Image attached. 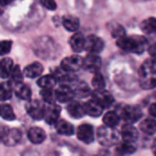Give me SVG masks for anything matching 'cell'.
<instances>
[{"mask_svg": "<svg viewBox=\"0 0 156 156\" xmlns=\"http://www.w3.org/2000/svg\"><path fill=\"white\" fill-rule=\"evenodd\" d=\"M140 86L144 90H152L156 85V67L154 58L146 59L139 69Z\"/></svg>", "mask_w": 156, "mask_h": 156, "instance_id": "6da1fadb", "label": "cell"}, {"mask_svg": "<svg viewBox=\"0 0 156 156\" xmlns=\"http://www.w3.org/2000/svg\"><path fill=\"white\" fill-rule=\"evenodd\" d=\"M148 41L147 39L143 36H123L117 39V46L127 52L136 53V54H142L144 52L146 47H147Z\"/></svg>", "mask_w": 156, "mask_h": 156, "instance_id": "7a4b0ae2", "label": "cell"}, {"mask_svg": "<svg viewBox=\"0 0 156 156\" xmlns=\"http://www.w3.org/2000/svg\"><path fill=\"white\" fill-rule=\"evenodd\" d=\"M120 132L113 127L101 126L97 131V139L100 144L105 147H110L117 144L120 141Z\"/></svg>", "mask_w": 156, "mask_h": 156, "instance_id": "3957f363", "label": "cell"}, {"mask_svg": "<svg viewBox=\"0 0 156 156\" xmlns=\"http://www.w3.org/2000/svg\"><path fill=\"white\" fill-rule=\"evenodd\" d=\"M116 113L119 115L120 119L130 124L137 122L143 117L142 110L138 106L132 105H122L118 107Z\"/></svg>", "mask_w": 156, "mask_h": 156, "instance_id": "277c9868", "label": "cell"}, {"mask_svg": "<svg viewBox=\"0 0 156 156\" xmlns=\"http://www.w3.org/2000/svg\"><path fill=\"white\" fill-rule=\"evenodd\" d=\"M54 48V42L48 37H39L34 45V50L37 55L42 57L43 58H47L53 51Z\"/></svg>", "mask_w": 156, "mask_h": 156, "instance_id": "5b68a950", "label": "cell"}, {"mask_svg": "<svg viewBox=\"0 0 156 156\" xmlns=\"http://www.w3.org/2000/svg\"><path fill=\"white\" fill-rule=\"evenodd\" d=\"M83 58L79 55H72L62 59L60 63V69L63 71L74 73L82 68Z\"/></svg>", "mask_w": 156, "mask_h": 156, "instance_id": "8992f818", "label": "cell"}, {"mask_svg": "<svg viewBox=\"0 0 156 156\" xmlns=\"http://www.w3.org/2000/svg\"><path fill=\"white\" fill-rule=\"evenodd\" d=\"M22 138V133L18 129H6L0 134L1 143L8 147L16 145Z\"/></svg>", "mask_w": 156, "mask_h": 156, "instance_id": "52a82bcc", "label": "cell"}, {"mask_svg": "<svg viewBox=\"0 0 156 156\" xmlns=\"http://www.w3.org/2000/svg\"><path fill=\"white\" fill-rule=\"evenodd\" d=\"M45 108L46 106H44L37 100H30L26 105V111L27 114L35 121H39L44 118Z\"/></svg>", "mask_w": 156, "mask_h": 156, "instance_id": "ba28073f", "label": "cell"}, {"mask_svg": "<svg viewBox=\"0 0 156 156\" xmlns=\"http://www.w3.org/2000/svg\"><path fill=\"white\" fill-rule=\"evenodd\" d=\"M92 100L100 104L103 109L110 108L114 103L113 96L105 90H95L91 92Z\"/></svg>", "mask_w": 156, "mask_h": 156, "instance_id": "9c48e42d", "label": "cell"}, {"mask_svg": "<svg viewBox=\"0 0 156 156\" xmlns=\"http://www.w3.org/2000/svg\"><path fill=\"white\" fill-rule=\"evenodd\" d=\"M50 156H87L83 152L70 144H59L53 148Z\"/></svg>", "mask_w": 156, "mask_h": 156, "instance_id": "30bf717a", "label": "cell"}, {"mask_svg": "<svg viewBox=\"0 0 156 156\" xmlns=\"http://www.w3.org/2000/svg\"><path fill=\"white\" fill-rule=\"evenodd\" d=\"M104 48V42L101 37L97 36L90 35L86 37L85 49L86 51L90 52V54H98L101 52Z\"/></svg>", "mask_w": 156, "mask_h": 156, "instance_id": "8fae6325", "label": "cell"}, {"mask_svg": "<svg viewBox=\"0 0 156 156\" xmlns=\"http://www.w3.org/2000/svg\"><path fill=\"white\" fill-rule=\"evenodd\" d=\"M56 101H58L61 103L69 102L75 97V93L73 89L69 85H60L55 91Z\"/></svg>", "mask_w": 156, "mask_h": 156, "instance_id": "7c38bea8", "label": "cell"}, {"mask_svg": "<svg viewBox=\"0 0 156 156\" xmlns=\"http://www.w3.org/2000/svg\"><path fill=\"white\" fill-rule=\"evenodd\" d=\"M77 137L84 144H91L94 141V130L90 124H81L78 127L76 132Z\"/></svg>", "mask_w": 156, "mask_h": 156, "instance_id": "4fadbf2b", "label": "cell"}, {"mask_svg": "<svg viewBox=\"0 0 156 156\" xmlns=\"http://www.w3.org/2000/svg\"><path fill=\"white\" fill-rule=\"evenodd\" d=\"M82 68L89 72H98L101 68V58L97 54H89L83 59Z\"/></svg>", "mask_w": 156, "mask_h": 156, "instance_id": "5bb4252c", "label": "cell"}, {"mask_svg": "<svg viewBox=\"0 0 156 156\" xmlns=\"http://www.w3.org/2000/svg\"><path fill=\"white\" fill-rule=\"evenodd\" d=\"M61 112V108L57 104H49L45 108L44 118L46 122L49 125H55V123L58 121L59 115Z\"/></svg>", "mask_w": 156, "mask_h": 156, "instance_id": "9a60e30c", "label": "cell"}, {"mask_svg": "<svg viewBox=\"0 0 156 156\" xmlns=\"http://www.w3.org/2000/svg\"><path fill=\"white\" fill-rule=\"evenodd\" d=\"M121 135L122 137L123 142L134 144L139 138V132L133 124L127 123L122 128Z\"/></svg>", "mask_w": 156, "mask_h": 156, "instance_id": "2e32d148", "label": "cell"}, {"mask_svg": "<svg viewBox=\"0 0 156 156\" xmlns=\"http://www.w3.org/2000/svg\"><path fill=\"white\" fill-rule=\"evenodd\" d=\"M68 112L69 114L74 119H80L82 118L85 113L84 103L78 101H71L68 105Z\"/></svg>", "mask_w": 156, "mask_h": 156, "instance_id": "e0dca14e", "label": "cell"}, {"mask_svg": "<svg viewBox=\"0 0 156 156\" xmlns=\"http://www.w3.org/2000/svg\"><path fill=\"white\" fill-rule=\"evenodd\" d=\"M27 138L30 143L34 144H40L46 140L47 134L43 129L39 127H32L27 133Z\"/></svg>", "mask_w": 156, "mask_h": 156, "instance_id": "ac0fdd59", "label": "cell"}, {"mask_svg": "<svg viewBox=\"0 0 156 156\" xmlns=\"http://www.w3.org/2000/svg\"><path fill=\"white\" fill-rule=\"evenodd\" d=\"M85 42H86V37L82 33L80 32L74 34L69 39V45L72 50L77 53L82 52L85 49Z\"/></svg>", "mask_w": 156, "mask_h": 156, "instance_id": "d6986e66", "label": "cell"}, {"mask_svg": "<svg viewBox=\"0 0 156 156\" xmlns=\"http://www.w3.org/2000/svg\"><path fill=\"white\" fill-rule=\"evenodd\" d=\"M55 129H56L57 133L60 135L71 136L75 133V129H74L73 125L65 120H58L55 123Z\"/></svg>", "mask_w": 156, "mask_h": 156, "instance_id": "ffe728a7", "label": "cell"}, {"mask_svg": "<svg viewBox=\"0 0 156 156\" xmlns=\"http://www.w3.org/2000/svg\"><path fill=\"white\" fill-rule=\"evenodd\" d=\"M84 108H85V113L91 116V117H99V116H101L102 114V112H103V110H104L100 104H98L92 99L88 101L84 104Z\"/></svg>", "mask_w": 156, "mask_h": 156, "instance_id": "44dd1931", "label": "cell"}, {"mask_svg": "<svg viewBox=\"0 0 156 156\" xmlns=\"http://www.w3.org/2000/svg\"><path fill=\"white\" fill-rule=\"evenodd\" d=\"M43 72V66L39 62H33L29 65H27L24 69V75L27 78L34 79L39 77Z\"/></svg>", "mask_w": 156, "mask_h": 156, "instance_id": "7402d4cb", "label": "cell"}, {"mask_svg": "<svg viewBox=\"0 0 156 156\" xmlns=\"http://www.w3.org/2000/svg\"><path fill=\"white\" fill-rule=\"evenodd\" d=\"M14 92L17 98L24 101H30L31 90L30 88L23 83H18L14 85Z\"/></svg>", "mask_w": 156, "mask_h": 156, "instance_id": "603a6c76", "label": "cell"}, {"mask_svg": "<svg viewBox=\"0 0 156 156\" xmlns=\"http://www.w3.org/2000/svg\"><path fill=\"white\" fill-rule=\"evenodd\" d=\"M62 25L68 31L74 32L77 31L80 27V19L74 16L67 15L62 18Z\"/></svg>", "mask_w": 156, "mask_h": 156, "instance_id": "cb8c5ba5", "label": "cell"}, {"mask_svg": "<svg viewBox=\"0 0 156 156\" xmlns=\"http://www.w3.org/2000/svg\"><path fill=\"white\" fill-rule=\"evenodd\" d=\"M14 91V84L11 81H5L0 84V101H5L11 99Z\"/></svg>", "mask_w": 156, "mask_h": 156, "instance_id": "d4e9b609", "label": "cell"}, {"mask_svg": "<svg viewBox=\"0 0 156 156\" xmlns=\"http://www.w3.org/2000/svg\"><path fill=\"white\" fill-rule=\"evenodd\" d=\"M14 64L10 58H5L0 61V78L6 79L10 77Z\"/></svg>", "mask_w": 156, "mask_h": 156, "instance_id": "484cf974", "label": "cell"}, {"mask_svg": "<svg viewBox=\"0 0 156 156\" xmlns=\"http://www.w3.org/2000/svg\"><path fill=\"white\" fill-rule=\"evenodd\" d=\"M140 130L148 135H154L156 131V123L154 118H149V119L144 120L140 123Z\"/></svg>", "mask_w": 156, "mask_h": 156, "instance_id": "4316f807", "label": "cell"}, {"mask_svg": "<svg viewBox=\"0 0 156 156\" xmlns=\"http://www.w3.org/2000/svg\"><path fill=\"white\" fill-rule=\"evenodd\" d=\"M74 90L75 96L79 97H87L90 94V90L89 85L83 81H77L73 87H71Z\"/></svg>", "mask_w": 156, "mask_h": 156, "instance_id": "83f0119b", "label": "cell"}, {"mask_svg": "<svg viewBox=\"0 0 156 156\" xmlns=\"http://www.w3.org/2000/svg\"><path fill=\"white\" fill-rule=\"evenodd\" d=\"M136 151V147L133 144L128 143H122L116 148V155L117 156H126L133 154Z\"/></svg>", "mask_w": 156, "mask_h": 156, "instance_id": "f1b7e54d", "label": "cell"}, {"mask_svg": "<svg viewBox=\"0 0 156 156\" xmlns=\"http://www.w3.org/2000/svg\"><path fill=\"white\" fill-rule=\"evenodd\" d=\"M57 83V80L53 75L42 76L37 80V85L41 89H53Z\"/></svg>", "mask_w": 156, "mask_h": 156, "instance_id": "f546056e", "label": "cell"}, {"mask_svg": "<svg viewBox=\"0 0 156 156\" xmlns=\"http://www.w3.org/2000/svg\"><path fill=\"white\" fill-rule=\"evenodd\" d=\"M120 121L121 119L119 115L116 113V112H109L103 117V122L105 126H108V127L115 128L119 124Z\"/></svg>", "mask_w": 156, "mask_h": 156, "instance_id": "4dcf8cb0", "label": "cell"}, {"mask_svg": "<svg viewBox=\"0 0 156 156\" xmlns=\"http://www.w3.org/2000/svg\"><path fill=\"white\" fill-rule=\"evenodd\" d=\"M0 117L6 121H14L16 119L13 108L6 103L0 105Z\"/></svg>", "mask_w": 156, "mask_h": 156, "instance_id": "1f68e13d", "label": "cell"}, {"mask_svg": "<svg viewBox=\"0 0 156 156\" xmlns=\"http://www.w3.org/2000/svg\"><path fill=\"white\" fill-rule=\"evenodd\" d=\"M155 23V18L150 17L148 19H145L144 21H143L142 24L140 25V27H141L142 31L144 32L145 34H154L156 31Z\"/></svg>", "mask_w": 156, "mask_h": 156, "instance_id": "d6a6232c", "label": "cell"}, {"mask_svg": "<svg viewBox=\"0 0 156 156\" xmlns=\"http://www.w3.org/2000/svg\"><path fill=\"white\" fill-rule=\"evenodd\" d=\"M109 30L111 32V35L114 38H120L123 36H125V29L124 27L118 24V23H111L109 25Z\"/></svg>", "mask_w": 156, "mask_h": 156, "instance_id": "836d02e7", "label": "cell"}, {"mask_svg": "<svg viewBox=\"0 0 156 156\" xmlns=\"http://www.w3.org/2000/svg\"><path fill=\"white\" fill-rule=\"evenodd\" d=\"M91 85L95 90H104L105 89V86H106L105 80L100 71L94 73V76L91 80Z\"/></svg>", "mask_w": 156, "mask_h": 156, "instance_id": "e575fe53", "label": "cell"}, {"mask_svg": "<svg viewBox=\"0 0 156 156\" xmlns=\"http://www.w3.org/2000/svg\"><path fill=\"white\" fill-rule=\"evenodd\" d=\"M10 78H11V82L15 85V84H18V83H22L23 81V73L19 68V66H14L13 69L11 71L10 74Z\"/></svg>", "mask_w": 156, "mask_h": 156, "instance_id": "d590c367", "label": "cell"}, {"mask_svg": "<svg viewBox=\"0 0 156 156\" xmlns=\"http://www.w3.org/2000/svg\"><path fill=\"white\" fill-rule=\"evenodd\" d=\"M40 96L44 100L45 102L48 104H54L56 98H55V92L52 89H42L40 91Z\"/></svg>", "mask_w": 156, "mask_h": 156, "instance_id": "8d00e7d4", "label": "cell"}, {"mask_svg": "<svg viewBox=\"0 0 156 156\" xmlns=\"http://www.w3.org/2000/svg\"><path fill=\"white\" fill-rule=\"evenodd\" d=\"M11 48H12V41L10 40L0 41V56L8 54L11 50Z\"/></svg>", "mask_w": 156, "mask_h": 156, "instance_id": "74e56055", "label": "cell"}, {"mask_svg": "<svg viewBox=\"0 0 156 156\" xmlns=\"http://www.w3.org/2000/svg\"><path fill=\"white\" fill-rule=\"evenodd\" d=\"M39 2L48 10L53 11V10L57 9V4H56V2L54 0H39Z\"/></svg>", "mask_w": 156, "mask_h": 156, "instance_id": "f35d334b", "label": "cell"}, {"mask_svg": "<svg viewBox=\"0 0 156 156\" xmlns=\"http://www.w3.org/2000/svg\"><path fill=\"white\" fill-rule=\"evenodd\" d=\"M149 112H150V114L152 115V117H153V118H155V114H156L155 103H153V104L150 106V108H149Z\"/></svg>", "mask_w": 156, "mask_h": 156, "instance_id": "ab89813d", "label": "cell"}, {"mask_svg": "<svg viewBox=\"0 0 156 156\" xmlns=\"http://www.w3.org/2000/svg\"><path fill=\"white\" fill-rule=\"evenodd\" d=\"M149 50H150V53L152 55V58H154V54H155V45L154 44L152 45V47L149 48Z\"/></svg>", "mask_w": 156, "mask_h": 156, "instance_id": "60d3db41", "label": "cell"}, {"mask_svg": "<svg viewBox=\"0 0 156 156\" xmlns=\"http://www.w3.org/2000/svg\"><path fill=\"white\" fill-rule=\"evenodd\" d=\"M12 0H0V5H8Z\"/></svg>", "mask_w": 156, "mask_h": 156, "instance_id": "b9f144b4", "label": "cell"}, {"mask_svg": "<svg viewBox=\"0 0 156 156\" xmlns=\"http://www.w3.org/2000/svg\"><path fill=\"white\" fill-rule=\"evenodd\" d=\"M1 13H2V9L0 8V15H1Z\"/></svg>", "mask_w": 156, "mask_h": 156, "instance_id": "7bdbcfd3", "label": "cell"}]
</instances>
